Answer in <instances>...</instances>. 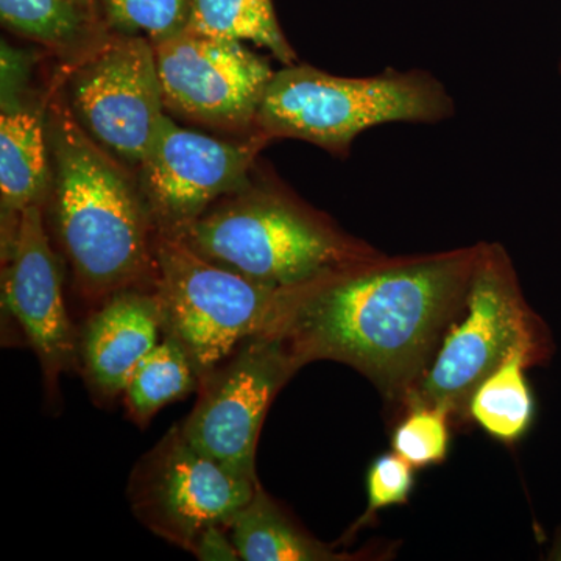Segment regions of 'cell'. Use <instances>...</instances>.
Instances as JSON below:
<instances>
[{
    "mask_svg": "<svg viewBox=\"0 0 561 561\" xmlns=\"http://www.w3.org/2000/svg\"><path fill=\"white\" fill-rule=\"evenodd\" d=\"M257 485L198 451L173 426L133 468L128 500L147 529L191 552L203 530L228 529Z\"/></svg>",
    "mask_w": 561,
    "mask_h": 561,
    "instance_id": "8",
    "label": "cell"
},
{
    "mask_svg": "<svg viewBox=\"0 0 561 561\" xmlns=\"http://www.w3.org/2000/svg\"><path fill=\"white\" fill-rule=\"evenodd\" d=\"M559 551H557V556H556V559H560L561 560V542H560V546H559Z\"/></svg>",
    "mask_w": 561,
    "mask_h": 561,
    "instance_id": "24",
    "label": "cell"
},
{
    "mask_svg": "<svg viewBox=\"0 0 561 561\" xmlns=\"http://www.w3.org/2000/svg\"><path fill=\"white\" fill-rule=\"evenodd\" d=\"M275 335H257L201 381L194 411L181 424L198 451L242 478L257 481L256 451L273 400L300 370Z\"/></svg>",
    "mask_w": 561,
    "mask_h": 561,
    "instance_id": "9",
    "label": "cell"
},
{
    "mask_svg": "<svg viewBox=\"0 0 561 561\" xmlns=\"http://www.w3.org/2000/svg\"><path fill=\"white\" fill-rule=\"evenodd\" d=\"M165 111L232 135H256L262 99L276 70L241 41L186 31L154 46Z\"/></svg>",
    "mask_w": 561,
    "mask_h": 561,
    "instance_id": "10",
    "label": "cell"
},
{
    "mask_svg": "<svg viewBox=\"0 0 561 561\" xmlns=\"http://www.w3.org/2000/svg\"><path fill=\"white\" fill-rule=\"evenodd\" d=\"M456 114L445 84L423 69L339 77L309 65L276 70L262 99L256 135L298 139L346 158L354 139L378 125L440 124Z\"/></svg>",
    "mask_w": 561,
    "mask_h": 561,
    "instance_id": "4",
    "label": "cell"
},
{
    "mask_svg": "<svg viewBox=\"0 0 561 561\" xmlns=\"http://www.w3.org/2000/svg\"><path fill=\"white\" fill-rule=\"evenodd\" d=\"M98 5L110 33L158 46L190 28L194 0H98Z\"/></svg>",
    "mask_w": 561,
    "mask_h": 561,
    "instance_id": "20",
    "label": "cell"
},
{
    "mask_svg": "<svg viewBox=\"0 0 561 561\" xmlns=\"http://www.w3.org/2000/svg\"><path fill=\"white\" fill-rule=\"evenodd\" d=\"M3 264V305L38 356L47 393L79 356V339L66 311L58 257L44 228L41 205L22 210Z\"/></svg>",
    "mask_w": 561,
    "mask_h": 561,
    "instance_id": "12",
    "label": "cell"
},
{
    "mask_svg": "<svg viewBox=\"0 0 561 561\" xmlns=\"http://www.w3.org/2000/svg\"><path fill=\"white\" fill-rule=\"evenodd\" d=\"M68 68L62 101L73 119L106 153L138 172L168 113L153 44L111 33Z\"/></svg>",
    "mask_w": 561,
    "mask_h": 561,
    "instance_id": "7",
    "label": "cell"
},
{
    "mask_svg": "<svg viewBox=\"0 0 561 561\" xmlns=\"http://www.w3.org/2000/svg\"><path fill=\"white\" fill-rule=\"evenodd\" d=\"M479 243L427 254L379 253L283 287L271 330L295 360L350 365L402 405L467 309Z\"/></svg>",
    "mask_w": 561,
    "mask_h": 561,
    "instance_id": "1",
    "label": "cell"
},
{
    "mask_svg": "<svg viewBox=\"0 0 561 561\" xmlns=\"http://www.w3.org/2000/svg\"><path fill=\"white\" fill-rule=\"evenodd\" d=\"M209 261L260 283L294 287L379 253L279 184H247L180 234Z\"/></svg>",
    "mask_w": 561,
    "mask_h": 561,
    "instance_id": "3",
    "label": "cell"
},
{
    "mask_svg": "<svg viewBox=\"0 0 561 561\" xmlns=\"http://www.w3.org/2000/svg\"><path fill=\"white\" fill-rule=\"evenodd\" d=\"M541 364L530 350L513 351L472 393L468 421H474L491 438L504 445L522 440L535 415L534 394L524 371Z\"/></svg>",
    "mask_w": 561,
    "mask_h": 561,
    "instance_id": "17",
    "label": "cell"
},
{
    "mask_svg": "<svg viewBox=\"0 0 561 561\" xmlns=\"http://www.w3.org/2000/svg\"><path fill=\"white\" fill-rule=\"evenodd\" d=\"M28 62L2 44V111H0V198L7 236L16 228L22 210L50 191V151L47 111L27 92Z\"/></svg>",
    "mask_w": 561,
    "mask_h": 561,
    "instance_id": "13",
    "label": "cell"
},
{
    "mask_svg": "<svg viewBox=\"0 0 561 561\" xmlns=\"http://www.w3.org/2000/svg\"><path fill=\"white\" fill-rule=\"evenodd\" d=\"M451 416L438 408H411L391 434V449L413 470L442 465L451 443Z\"/></svg>",
    "mask_w": 561,
    "mask_h": 561,
    "instance_id": "21",
    "label": "cell"
},
{
    "mask_svg": "<svg viewBox=\"0 0 561 561\" xmlns=\"http://www.w3.org/2000/svg\"><path fill=\"white\" fill-rule=\"evenodd\" d=\"M161 332L160 302L153 290H121L101 302L79 345L92 391L103 400L124 394L139 362L160 343Z\"/></svg>",
    "mask_w": 561,
    "mask_h": 561,
    "instance_id": "14",
    "label": "cell"
},
{
    "mask_svg": "<svg viewBox=\"0 0 561 561\" xmlns=\"http://www.w3.org/2000/svg\"><path fill=\"white\" fill-rule=\"evenodd\" d=\"M518 348L530 350L545 364L553 350L551 332L524 297L507 250L497 242H479L467 309L401 411L438 408L453 423H465L472 393Z\"/></svg>",
    "mask_w": 561,
    "mask_h": 561,
    "instance_id": "5",
    "label": "cell"
},
{
    "mask_svg": "<svg viewBox=\"0 0 561 561\" xmlns=\"http://www.w3.org/2000/svg\"><path fill=\"white\" fill-rule=\"evenodd\" d=\"M560 72H561V61H560Z\"/></svg>",
    "mask_w": 561,
    "mask_h": 561,
    "instance_id": "25",
    "label": "cell"
},
{
    "mask_svg": "<svg viewBox=\"0 0 561 561\" xmlns=\"http://www.w3.org/2000/svg\"><path fill=\"white\" fill-rule=\"evenodd\" d=\"M162 334L186 350L201 381L236 350L267 334L283 287L209 261L180 236L154 234Z\"/></svg>",
    "mask_w": 561,
    "mask_h": 561,
    "instance_id": "6",
    "label": "cell"
},
{
    "mask_svg": "<svg viewBox=\"0 0 561 561\" xmlns=\"http://www.w3.org/2000/svg\"><path fill=\"white\" fill-rule=\"evenodd\" d=\"M413 468L398 454H381L373 460L367 472V508L351 524L337 545H348L365 527L370 526L378 513L394 505L408 504L413 490Z\"/></svg>",
    "mask_w": 561,
    "mask_h": 561,
    "instance_id": "22",
    "label": "cell"
},
{
    "mask_svg": "<svg viewBox=\"0 0 561 561\" xmlns=\"http://www.w3.org/2000/svg\"><path fill=\"white\" fill-rule=\"evenodd\" d=\"M198 387L201 378L186 350L164 334L133 371L124 390L125 404L131 419L144 426L154 413Z\"/></svg>",
    "mask_w": 561,
    "mask_h": 561,
    "instance_id": "19",
    "label": "cell"
},
{
    "mask_svg": "<svg viewBox=\"0 0 561 561\" xmlns=\"http://www.w3.org/2000/svg\"><path fill=\"white\" fill-rule=\"evenodd\" d=\"M7 31L39 44L66 65L81 60L110 38L98 0H0Z\"/></svg>",
    "mask_w": 561,
    "mask_h": 561,
    "instance_id": "15",
    "label": "cell"
},
{
    "mask_svg": "<svg viewBox=\"0 0 561 561\" xmlns=\"http://www.w3.org/2000/svg\"><path fill=\"white\" fill-rule=\"evenodd\" d=\"M187 31L256 44L284 66L297 62V54L276 18L273 0H194Z\"/></svg>",
    "mask_w": 561,
    "mask_h": 561,
    "instance_id": "18",
    "label": "cell"
},
{
    "mask_svg": "<svg viewBox=\"0 0 561 561\" xmlns=\"http://www.w3.org/2000/svg\"><path fill=\"white\" fill-rule=\"evenodd\" d=\"M227 527L210 526L203 530L192 546L191 553H194L202 561H236L239 559L238 549L231 537L225 534Z\"/></svg>",
    "mask_w": 561,
    "mask_h": 561,
    "instance_id": "23",
    "label": "cell"
},
{
    "mask_svg": "<svg viewBox=\"0 0 561 561\" xmlns=\"http://www.w3.org/2000/svg\"><path fill=\"white\" fill-rule=\"evenodd\" d=\"M228 529L245 561H343L356 560L351 553L334 551L298 527L283 508L256 486L249 504L234 516Z\"/></svg>",
    "mask_w": 561,
    "mask_h": 561,
    "instance_id": "16",
    "label": "cell"
},
{
    "mask_svg": "<svg viewBox=\"0 0 561 561\" xmlns=\"http://www.w3.org/2000/svg\"><path fill=\"white\" fill-rule=\"evenodd\" d=\"M261 136L225 140L187 130L165 113L138 176L154 230L180 236L203 214L250 183Z\"/></svg>",
    "mask_w": 561,
    "mask_h": 561,
    "instance_id": "11",
    "label": "cell"
},
{
    "mask_svg": "<svg viewBox=\"0 0 561 561\" xmlns=\"http://www.w3.org/2000/svg\"><path fill=\"white\" fill-rule=\"evenodd\" d=\"M46 121L55 230L81 297L101 305L154 287L157 230L138 176L81 130L62 99Z\"/></svg>",
    "mask_w": 561,
    "mask_h": 561,
    "instance_id": "2",
    "label": "cell"
}]
</instances>
